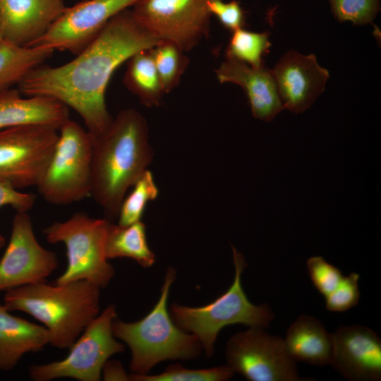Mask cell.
Instances as JSON below:
<instances>
[{
  "label": "cell",
  "instance_id": "obj_15",
  "mask_svg": "<svg viewBox=\"0 0 381 381\" xmlns=\"http://www.w3.org/2000/svg\"><path fill=\"white\" fill-rule=\"evenodd\" d=\"M331 365L351 381H378L381 378V339L362 325L341 327L332 334Z\"/></svg>",
  "mask_w": 381,
  "mask_h": 381
},
{
  "label": "cell",
  "instance_id": "obj_6",
  "mask_svg": "<svg viewBox=\"0 0 381 381\" xmlns=\"http://www.w3.org/2000/svg\"><path fill=\"white\" fill-rule=\"evenodd\" d=\"M110 222L107 218H93L80 212L44 229L49 243H63L66 249L67 267L55 284L85 280L100 289L109 284L114 276V270L105 254Z\"/></svg>",
  "mask_w": 381,
  "mask_h": 381
},
{
  "label": "cell",
  "instance_id": "obj_9",
  "mask_svg": "<svg viewBox=\"0 0 381 381\" xmlns=\"http://www.w3.org/2000/svg\"><path fill=\"white\" fill-rule=\"evenodd\" d=\"M59 130L27 125L0 131V181L20 190L36 186L51 159Z\"/></svg>",
  "mask_w": 381,
  "mask_h": 381
},
{
  "label": "cell",
  "instance_id": "obj_14",
  "mask_svg": "<svg viewBox=\"0 0 381 381\" xmlns=\"http://www.w3.org/2000/svg\"><path fill=\"white\" fill-rule=\"evenodd\" d=\"M284 109L301 113L324 91L329 77L314 54L291 50L284 54L271 70Z\"/></svg>",
  "mask_w": 381,
  "mask_h": 381
},
{
  "label": "cell",
  "instance_id": "obj_3",
  "mask_svg": "<svg viewBox=\"0 0 381 381\" xmlns=\"http://www.w3.org/2000/svg\"><path fill=\"white\" fill-rule=\"evenodd\" d=\"M4 305L44 325L49 344L70 348L100 313V288L85 280L54 285L39 282L6 291Z\"/></svg>",
  "mask_w": 381,
  "mask_h": 381
},
{
  "label": "cell",
  "instance_id": "obj_11",
  "mask_svg": "<svg viewBox=\"0 0 381 381\" xmlns=\"http://www.w3.org/2000/svg\"><path fill=\"white\" fill-rule=\"evenodd\" d=\"M225 356L226 365L248 380H301L284 339L263 328L249 327L231 336L226 343Z\"/></svg>",
  "mask_w": 381,
  "mask_h": 381
},
{
  "label": "cell",
  "instance_id": "obj_24",
  "mask_svg": "<svg viewBox=\"0 0 381 381\" xmlns=\"http://www.w3.org/2000/svg\"><path fill=\"white\" fill-rule=\"evenodd\" d=\"M231 33L226 49V59H234L254 68L265 66L263 59L271 47L268 32H251L243 28Z\"/></svg>",
  "mask_w": 381,
  "mask_h": 381
},
{
  "label": "cell",
  "instance_id": "obj_21",
  "mask_svg": "<svg viewBox=\"0 0 381 381\" xmlns=\"http://www.w3.org/2000/svg\"><path fill=\"white\" fill-rule=\"evenodd\" d=\"M108 260L128 258L143 267H151L155 256L147 241L146 226L141 221L128 226L109 222L105 241Z\"/></svg>",
  "mask_w": 381,
  "mask_h": 381
},
{
  "label": "cell",
  "instance_id": "obj_34",
  "mask_svg": "<svg viewBox=\"0 0 381 381\" xmlns=\"http://www.w3.org/2000/svg\"><path fill=\"white\" fill-rule=\"evenodd\" d=\"M2 41L1 38V21H0V42Z\"/></svg>",
  "mask_w": 381,
  "mask_h": 381
},
{
  "label": "cell",
  "instance_id": "obj_18",
  "mask_svg": "<svg viewBox=\"0 0 381 381\" xmlns=\"http://www.w3.org/2000/svg\"><path fill=\"white\" fill-rule=\"evenodd\" d=\"M69 119V108L54 99L23 97L18 90L11 88L0 92V131L27 125H44L59 130Z\"/></svg>",
  "mask_w": 381,
  "mask_h": 381
},
{
  "label": "cell",
  "instance_id": "obj_12",
  "mask_svg": "<svg viewBox=\"0 0 381 381\" xmlns=\"http://www.w3.org/2000/svg\"><path fill=\"white\" fill-rule=\"evenodd\" d=\"M54 252L37 240L27 212H16L11 238L0 260V291L45 282L58 267Z\"/></svg>",
  "mask_w": 381,
  "mask_h": 381
},
{
  "label": "cell",
  "instance_id": "obj_7",
  "mask_svg": "<svg viewBox=\"0 0 381 381\" xmlns=\"http://www.w3.org/2000/svg\"><path fill=\"white\" fill-rule=\"evenodd\" d=\"M92 137L68 119L59 129L51 159L36 187L49 203L67 205L90 195Z\"/></svg>",
  "mask_w": 381,
  "mask_h": 381
},
{
  "label": "cell",
  "instance_id": "obj_25",
  "mask_svg": "<svg viewBox=\"0 0 381 381\" xmlns=\"http://www.w3.org/2000/svg\"><path fill=\"white\" fill-rule=\"evenodd\" d=\"M153 60L165 93L179 84L189 59L176 44L162 41L151 49Z\"/></svg>",
  "mask_w": 381,
  "mask_h": 381
},
{
  "label": "cell",
  "instance_id": "obj_17",
  "mask_svg": "<svg viewBox=\"0 0 381 381\" xmlns=\"http://www.w3.org/2000/svg\"><path fill=\"white\" fill-rule=\"evenodd\" d=\"M220 83H234L245 91L253 116L271 121L284 109L272 71L226 59L215 70Z\"/></svg>",
  "mask_w": 381,
  "mask_h": 381
},
{
  "label": "cell",
  "instance_id": "obj_13",
  "mask_svg": "<svg viewBox=\"0 0 381 381\" xmlns=\"http://www.w3.org/2000/svg\"><path fill=\"white\" fill-rule=\"evenodd\" d=\"M139 0H85L66 8L47 32L28 47L52 51H82L119 13Z\"/></svg>",
  "mask_w": 381,
  "mask_h": 381
},
{
  "label": "cell",
  "instance_id": "obj_8",
  "mask_svg": "<svg viewBox=\"0 0 381 381\" xmlns=\"http://www.w3.org/2000/svg\"><path fill=\"white\" fill-rule=\"evenodd\" d=\"M116 318L114 305H109L87 326L71 346L68 354L61 361L29 368L35 381L72 378L80 381H99L106 361L114 354L123 352L124 345L116 341L112 324Z\"/></svg>",
  "mask_w": 381,
  "mask_h": 381
},
{
  "label": "cell",
  "instance_id": "obj_30",
  "mask_svg": "<svg viewBox=\"0 0 381 381\" xmlns=\"http://www.w3.org/2000/svg\"><path fill=\"white\" fill-rule=\"evenodd\" d=\"M307 270L314 286L325 297L337 286L343 277L339 268L322 256L308 258Z\"/></svg>",
  "mask_w": 381,
  "mask_h": 381
},
{
  "label": "cell",
  "instance_id": "obj_16",
  "mask_svg": "<svg viewBox=\"0 0 381 381\" xmlns=\"http://www.w3.org/2000/svg\"><path fill=\"white\" fill-rule=\"evenodd\" d=\"M66 8L62 0H0L2 41L30 46L47 32Z\"/></svg>",
  "mask_w": 381,
  "mask_h": 381
},
{
  "label": "cell",
  "instance_id": "obj_29",
  "mask_svg": "<svg viewBox=\"0 0 381 381\" xmlns=\"http://www.w3.org/2000/svg\"><path fill=\"white\" fill-rule=\"evenodd\" d=\"M359 277L356 272L343 276L337 286L325 296L326 309L331 312H344L356 306L360 298Z\"/></svg>",
  "mask_w": 381,
  "mask_h": 381
},
{
  "label": "cell",
  "instance_id": "obj_22",
  "mask_svg": "<svg viewBox=\"0 0 381 381\" xmlns=\"http://www.w3.org/2000/svg\"><path fill=\"white\" fill-rule=\"evenodd\" d=\"M123 84L148 107L159 105L166 94L157 73L151 49L133 55L128 61Z\"/></svg>",
  "mask_w": 381,
  "mask_h": 381
},
{
  "label": "cell",
  "instance_id": "obj_5",
  "mask_svg": "<svg viewBox=\"0 0 381 381\" xmlns=\"http://www.w3.org/2000/svg\"><path fill=\"white\" fill-rule=\"evenodd\" d=\"M235 275L228 290L214 301L200 307L173 303L170 315L181 329L195 335L207 356L214 355V344L220 330L234 324L249 327H267L274 314L267 304L255 305L248 298L241 284L247 264L244 256L232 246Z\"/></svg>",
  "mask_w": 381,
  "mask_h": 381
},
{
  "label": "cell",
  "instance_id": "obj_33",
  "mask_svg": "<svg viewBox=\"0 0 381 381\" xmlns=\"http://www.w3.org/2000/svg\"><path fill=\"white\" fill-rule=\"evenodd\" d=\"M102 376L104 380H130L129 375L124 370L122 364L115 360H107L104 363Z\"/></svg>",
  "mask_w": 381,
  "mask_h": 381
},
{
  "label": "cell",
  "instance_id": "obj_26",
  "mask_svg": "<svg viewBox=\"0 0 381 381\" xmlns=\"http://www.w3.org/2000/svg\"><path fill=\"white\" fill-rule=\"evenodd\" d=\"M123 198L118 214V224L128 226L140 221L148 202L155 200L159 190L152 174L145 170Z\"/></svg>",
  "mask_w": 381,
  "mask_h": 381
},
{
  "label": "cell",
  "instance_id": "obj_4",
  "mask_svg": "<svg viewBox=\"0 0 381 381\" xmlns=\"http://www.w3.org/2000/svg\"><path fill=\"white\" fill-rule=\"evenodd\" d=\"M176 271L169 267L157 303L141 320L126 322L114 320L112 332L131 352L130 370L134 374H147L156 364L167 360H188L200 356L202 346L197 337L179 328L167 309L169 291Z\"/></svg>",
  "mask_w": 381,
  "mask_h": 381
},
{
  "label": "cell",
  "instance_id": "obj_27",
  "mask_svg": "<svg viewBox=\"0 0 381 381\" xmlns=\"http://www.w3.org/2000/svg\"><path fill=\"white\" fill-rule=\"evenodd\" d=\"M234 371L228 366H219L205 369H188L181 364L169 365L158 375H129L133 381H224L231 378Z\"/></svg>",
  "mask_w": 381,
  "mask_h": 381
},
{
  "label": "cell",
  "instance_id": "obj_28",
  "mask_svg": "<svg viewBox=\"0 0 381 381\" xmlns=\"http://www.w3.org/2000/svg\"><path fill=\"white\" fill-rule=\"evenodd\" d=\"M334 16L353 25L371 23L380 11V0H328Z\"/></svg>",
  "mask_w": 381,
  "mask_h": 381
},
{
  "label": "cell",
  "instance_id": "obj_23",
  "mask_svg": "<svg viewBox=\"0 0 381 381\" xmlns=\"http://www.w3.org/2000/svg\"><path fill=\"white\" fill-rule=\"evenodd\" d=\"M54 51L0 42V92L17 85L34 68L42 65Z\"/></svg>",
  "mask_w": 381,
  "mask_h": 381
},
{
  "label": "cell",
  "instance_id": "obj_32",
  "mask_svg": "<svg viewBox=\"0 0 381 381\" xmlns=\"http://www.w3.org/2000/svg\"><path fill=\"white\" fill-rule=\"evenodd\" d=\"M36 200L33 193H25L0 181V208L11 206L16 212H28L32 208ZM6 243L4 237L0 233V248Z\"/></svg>",
  "mask_w": 381,
  "mask_h": 381
},
{
  "label": "cell",
  "instance_id": "obj_19",
  "mask_svg": "<svg viewBox=\"0 0 381 381\" xmlns=\"http://www.w3.org/2000/svg\"><path fill=\"white\" fill-rule=\"evenodd\" d=\"M49 341L44 326L11 315L0 305L1 370L13 369L25 353L42 350Z\"/></svg>",
  "mask_w": 381,
  "mask_h": 381
},
{
  "label": "cell",
  "instance_id": "obj_2",
  "mask_svg": "<svg viewBox=\"0 0 381 381\" xmlns=\"http://www.w3.org/2000/svg\"><path fill=\"white\" fill-rule=\"evenodd\" d=\"M152 156L147 122L134 109L121 111L102 134L92 137L90 196L107 219L118 217L127 190L147 170Z\"/></svg>",
  "mask_w": 381,
  "mask_h": 381
},
{
  "label": "cell",
  "instance_id": "obj_31",
  "mask_svg": "<svg viewBox=\"0 0 381 381\" xmlns=\"http://www.w3.org/2000/svg\"><path fill=\"white\" fill-rule=\"evenodd\" d=\"M207 8L211 16L214 15L231 32L246 25L245 12L238 1L209 0Z\"/></svg>",
  "mask_w": 381,
  "mask_h": 381
},
{
  "label": "cell",
  "instance_id": "obj_1",
  "mask_svg": "<svg viewBox=\"0 0 381 381\" xmlns=\"http://www.w3.org/2000/svg\"><path fill=\"white\" fill-rule=\"evenodd\" d=\"M160 42L138 23L131 9H126L75 58L58 66H39L18 84V90L25 96L50 97L71 108L90 135L97 137L113 119L105 99L113 73L133 55Z\"/></svg>",
  "mask_w": 381,
  "mask_h": 381
},
{
  "label": "cell",
  "instance_id": "obj_10",
  "mask_svg": "<svg viewBox=\"0 0 381 381\" xmlns=\"http://www.w3.org/2000/svg\"><path fill=\"white\" fill-rule=\"evenodd\" d=\"M208 1L139 0L131 11L138 23L150 34L186 52L209 33L212 16Z\"/></svg>",
  "mask_w": 381,
  "mask_h": 381
},
{
  "label": "cell",
  "instance_id": "obj_20",
  "mask_svg": "<svg viewBox=\"0 0 381 381\" xmlns=\"http://www.w3.org/2000/svg\"><path fill=\"white\" fill-rule=\"evenodd\" d=\"M284 342L287 352L295 361L313 365L331 363L333 336L311 315H300L289 327Z\"/></svg>",
  "mask_w": 381,
  "mask_h": 381
}]
</instances>
